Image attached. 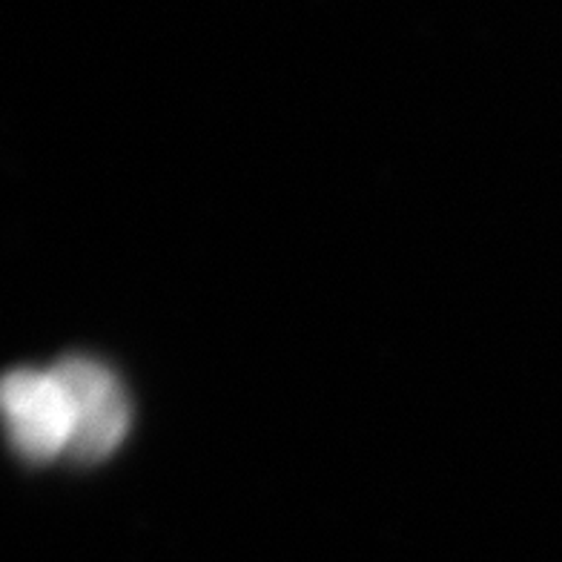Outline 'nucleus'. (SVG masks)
Listing matches in <instances>:
<instances>
[{
    "instance_id": "nucleus-2",
    "label": "nucleus",
    "mask_w": 562,
    "mask_h": 562,
    "mask_svg": "<svg viewBox=\"0 0 562 562\" xmlns=\"http://www.w3.org/2000/svg\"><path fill=\"white\" fill-rule=\"evenodd\" d=\"M0 396L7 411L9 437L21 457L44 462L69 451L72 411L53 370H15L3 382Z\"/></svg>"
},
{
    "instance_id": "nucleus-1",
    "label": "nucleus",
    "mask_w": 562,
    "mask_h": 562,
    "mask_svg": "<svg viewBox=\"0 0 562 562\" xmlns=\"http://www.w3.org/2000/svg\"><path fill=\"white\" fill-rule=\"evenodd\" d=\"M60 391L72 411L69 457L78 462H98L110 457L130 428V405L115 376L92 359H64L53 368Z\"/></svg>"
}]
</instances>
